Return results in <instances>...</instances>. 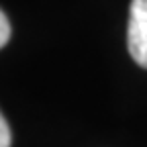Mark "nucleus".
<instances>
[{
  "label": "nucleus",
  "instance_id": "f257e3e1",
  "mask_svg": "<svg viewBox=\"0 0 147 147\" xmlns=\"http://www.w3.org/2000/svg\"><path fill=\"white\" fill-rule=\"evenodd\" d=\"M127 45L131 57L147 69V0H133L129 8Z\"/></svg>",
  "mask_w": 147,
  "mask_h": 147
},
{
  "label": "nucleus",
  "instance_id": "f03ea898",
  "mask_svg": "<svg viewBox=\"0 0 147 147\" xmlns=\"http://www.w3.org/2000/svg\"><path fill=\"white\" fill-rule=\"evenodd\" d=\"M10 39V23H8V18L6 14L0 10V47H4Z\"/></svg>",
  "mask_w": 147,
  "mask_h": 147
},
{
  "label": "nucleus",
  "instance_id": "7ed1b4c3",
  "mask_svg": "<svg viewBox=\"0 0 147 147\" xmlns=\"http://www.w3.org/2000/svg\"><path fill=\"white\" fill-rule=\"evenodd\" d=\"M10 129H8V123L4 121L2 113H0V147H10Z\"/></svg>",
  "mask_w": 147,
  "mask_h": 147
}]
</instances>
